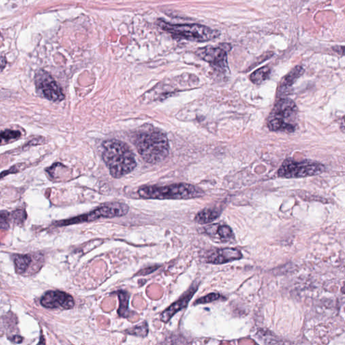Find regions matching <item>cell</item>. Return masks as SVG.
Listing matches in <instances>:
<instances>
[{"instance_id":"obj_3","label":"cell","mask_w":345,"mask_h":345,"mask_svg":"<svg viewBox=\"0 0 345 345\" xmlns=\"http://www.w3.org/2000/svg\"><path fill=\"white\" fill-rule=\"evenodd\" d=\"M137 194L142 198L154 200H187L204 195V192L200 188L186 183L165 186H146L140 188Z\"/></svg>"},{"instance_id":"obj_28","label":"cell","mask_w":345,"mask_h":345,"mask_svg":"<svg viewBox=\"0 0 345 345\" xmlns=\"http://www.w3.org/2000/svg\"><path fill=\"white\" fill-rule=\"evenodd\" d=\"M12 341L15 342V343H20L22 342V338L21 336H15L12 339Z\"/></svg>"},{"instance_id":"obj_24","label":"cell","mask_w":345,"mask_h":345,"mask_svg":"<svg viewBox=\"0 0 345 345\" xmlns=\"http://www.w3.org/2000/svg\"><path fill=\"white\" fill-rule=\"evenodd\" d=\"M158 266H156V267H150L145 268V269L142 270L137 273V276H145V275L149 274L150 273L154 272V270L157 269Z\"/></svg>"},{"instance_id":"obj_7","label":"cell","mask_w":345,"mask_h":345,"mask_svg":"<svg viewBox=\"0 0 345 345\" xmlns=\"http://www.w3.org/2000/svg\"><path fill=\"white\" fill-rule=\"evenodd\" d=\"M325 170V166L319 163L310 160L297 162L289 158L279 168L278 175L284 178H301L321 174Z\"/></svg>"},{"instance_id":"obj_20","label":"cell","mask_w":345,"mask_h":345,"mask_svg":"<svg viewBox=\"0 0 345 345\" xmlns=\"http://www.w3.org/2000/svg\"><path fill=\"white\" fill-rule=\"evenodd\" d=\"M127 334L130 335H134L137 336H141V337H145L147 336L148 332H149V327L147 323H144L141 325L136 326L132 329L127 330L126 331Z\"/></svg>"},{"instance_id":"obj_10","label":"cell","mask_w":345,"mask_h":345,"mask_svg":"<svg viewBox=\"0 0 345 345\" xmlns=\"http://www.w3.org/2000/svg\"><path fill=\"white\" fill-rule=\"evenodd\" d=\"M41 304L46 308L70 310L74 308L75 302L74 298L65 292L50 291L47 292L41 298Z\"/></svg>"},{"instance_id":"obj_22","label":"cell","mask_w":345,"mask_h":345,"mask_svg":"<svg viewBox=\"0 0 345 345\" xmlns=\"http://www.w3.org/2000/svg\"><path fill=\"white\" fill-rule=\"evenodd\" d=\"M11 215L7 211H0V228H6L9 226Z\"/></svg>"},{"instance_id":"obj_19","label":"cell","mask_w":345,"mask_h":345,"mask_svg":"<svg viewBox=\"0 0 345 345\" xmlns=\"http://www.w3.org/2000/svg\"><path fill=\"white\" fill-rule=\"evenodd\" d=\"M20 131L13 130H6L0 132V145H6L16 141L21 137Z\"/></svg>"},{"instance_id":"obj_6","label":"cell","mask_w":345,"mask_h":345,"mask_svg":"<svg viewBox=\"0 0 345 345\" xmlns=\"http://www.w3.org/2000/svg\"><path fill=\"white\" fill-rule=\"evenodd\" d=\"M129 206L124 203L110 202L107 203L99 206L94 211L90 213L84 214L71 219L63 220L58 221L55 225L58 226H63L75 224L88 223L96 221L99 219H107V218H114L123 217L126 215L129 211Z\"/></svg>"},{"instance_id":"obj_21","label":"cell","mask_w":345,"mask_h":345,"mask_svg":"<svg viewBox=\"0 0 345 345\" xmlns=\"http://www.w3.org/2000/svg\"><path fill=\"white\" fill-rule=\"evenodd\" d=\"M221 297L222 296L219 293H210L209 294V295L204 296V297L200 298V299L196 300L195 305L208 304V303H211L215 302V301L219 300L220 298H221Z\"/></svg>"},{"instance_id":"obj_12","label":"cell","mask_w":345,"mask_h":345,"mask_svg":"<svg viewBox=\"0 0 345 345\" xmlns=\"http://www.w3.org/2000/svg\"><path fill=\"white\" fill-rule=\"evenodd\" d=\"M196 288H191V289L188 291L187 293L185 294L183 296H182L180 299L177 300L174 304H173L171 306H169L168 308L164 310V312H162V314H160V320L166 323L167 321L170 320L171 317L176 314V313L178 312L179 311L186 308L188 304H189L190 301L191 300L192 297H193L194 293H196Z\"/></svg>"},{"instance_id":"obj_5","label":"cell","mask_w":345,"mask_h":345,"mask_svg":"<svg viewBox=\"0 0 345 345\" xmlns=\"http://www.w3.org/2000/svg\"><path fill=\"white\" fill-rule=\"evenodd\" d=\"M160 28L168 32L173 37L196 42H204L216 39L219 31L198 24L172 25L164 21L159 22Z\"/></svg>"},{"instance_id":"obj_26","label":"cell","mask_w":345,"mask_h":345,"mask_svg":"<svg viewBox=\"0 0 345 345\" xmlns=\"http://www.w3.org/2000/svg\"><path fill=\"white\" fill-rule=\"evenodd\" d=\"M6 63H7V61H6V58H4L3 56H0V72H2L5 68Z\"/></svg>"},{"instance_id":"obj_27","label":"cell","mask_w":345,"mask_h":345,"mask_svg":"<svg viewBox=\"0 0 345 345\" xmlns=\"http://www.w3.org/2000/svg\"><path fill=\"white\" fill-rule=\"evenodd\" d=\"M334 51H335V52H337L338 54L342 55V56H343L344 54V47L343 46H337V47H334L333 48Z\"/></svg>"},{"instance_id":"obj_15","label":"cell","mask_w":345,"mask_h":345,"mask_svg":"<svg viewBox=\"0 0 345 345\" xmlns=\"http://www.w3.org/2000/svg\"><path fill=\"white\" fill-rule=\"evenodd\" d=\"M206 232L211 236H215L217 234L222 240H228L232 239L234 237L232 228L229 226L223 225L217 226V225L209 226L206 228Z\"/></svg>"},{"instance_id":"obj_18","label":"cell","mask_w":345,"mask_h":345,"mask_svg":"<svg viewBox=\"0 0 345 345\" xmlns=\"http://www.w3.org/2000/svg\"><path fill=\"white\" fill-rule=\"evenodd\" d=\"M120 300V307L118 313L121 317H126L128 315L129 294L126 291H120L117 293Z\"/></svg>"},{"instance_id":"obj_11","label":"cell","mask_w":345,"mask_h":345,"mask_svg":"<svg viewBox=\"0 0 345 345\" xmlns=\"http://www.w3.org/2000/svg\"><path fill=\"white\" fill-rule=\"evenodd\" d=\"M241 258H242V255L238 249H217L212 251L211 255H209L207 257V262L211 264H223L240 260Z\"/></svg>"},{"instance_id":"obj_23","label":"cell","mask_w":345,"mask_h":345,"mask_svg":"<svg viewBox=\"0 0 345 345\" xmlns=\"http://www.w3.org/2000/svg\"><path fill=\"white\" fill-rule=\"evenodd\" d=\"M12 217L15 220V221L17 223L20 222L22 223V221H24L26 219L27 215L26 213L24 211L18 210L14 211L13 213L12 214Z\"/></svg>"},{"instance_id":"obj_17","label":"cell","mask_w":345,"mask_h":345,"mask_svg":"<svg viewBox=\"0 0 345 345\" xmlns=\"http://www.w3.org/2000/svg\"><path fill=\"white\" fill-rule=\"evenodd\" d=\"M270 73V67L264 66L254 72L250 75L249 78H250V80L253 83L260 84L269 78Z\"/></svg>"},{"instance_id":"obj_1","label":"cell","mask_w":345,"mask_h":345,"mask_svg":"<svg viewBox=\"0 0 345 345\" xmlns=\"http://www.w3.org/2000/svg\"><path fill=\"white\" fill-rule=\"evenodd\" d=\"M134 145L145 162L157 164L168 156L169 144L167 135L154 127L139 131L134 137Z\"/></svg>"},{"instance_id":"obj_4","label":"cell","mask_w":345,"mask_h":345,"mask_svg":"<svg viewBox=\"0 0 345 345\" xmlns=\"http://www.w3.org/2000/svg\"><path fill=\"white\" fill-rule=\"evenodd\" d=\"M298 109L294 101L281 99L268 116L267 126L272 132L292 133L297 129Z\"/></svg>"},{"instance_id":"obj_25","label":"cell","mask_w":345,"mask_h":345,"mask_svg":"<svg viewBox=\"0 0 345 345\" xmlns=\"http://www.w3.org/2000/svg\"><path fill=\"white\" fill-rule=\"evenodd\" d=\"M17 171H17V169L15 167H12L11 169H8V170L4 171L3 172L0 173V179L4 178V177L7 176L8 175L15 173Z\"/></svg>"},{"instance_id":"obj_2","label":"cell","mask_w":345,"mask_h":345,"mask_svg":"<svg viewBox=\"0 0 345 345\" xmlns=\"http://www.w3.org/2000/svg\"><path fill=\"white\" fill-rule=\"evenodd\" d=\"M102 146L103 162L113 178H121L134 170L137 166L134 154L124 142L107 140Z\"/></svg>"},{"instance_id":"obj_8","label":"cell","mask_w":345,"mask_h":345,"mask_svg":"<svg viewBox=\"0 0 345 345\" xmlns=\"http://www.w3.org/2000/svg\"><path fill=\"white\" fill-rule=\"evenodd\" d=\"M36 89L42 97L54 102H60L65 98L62 89L56 80L48 72L40 70L35 78Z\"/></svg>"},{"instance_id":"obj_9","label":"cell","mask_w":345,"mask_h":345,"mask_svg":"<svg viewBox=\"0 0 345 345\" xmlns=\"http://www.w3.org/2000/svg\"><path fill=\"white\" fill-rule=\"evenodd\" d=\"M198 55L215 69L226 71L228 69L227 55L225 49L206 47L198 51Z\"/></svg>"},{"instance_id":"obj_13","label":"cell","mask_w":345,"mask_h":345,"mask_svg":"<svg viewBox=\"0 0 345 345\" xmlns=\"http://www.w3.org/2000/svg\"><path fill=\"white\" fill-rule=\"evenodd\" d=\"M304 73V67L302 65H297L293 69H292L289 73L286 75L280 83V87L279 88V90L280 91L281 94L282 93H286L290 88L293 86V84L295 83L298 78L303 75Z\"/></svg>"},{"instance_id":"obj_16","label":"cell","mask_w":345,"mask_h":345,"mask_svg":"<svg viewBox=\"0 0 345 345\" xmlns=\"http://www.w3.org/2000/svg\"><path fill=\"white\" fill-rule=\"evenodd\" d=\"M14 265L18 274H23L28 269L32 262V258L29 255H16L14 256Z\"/></svg>"},{"instance_id":"obj_14","label":"cell","mask_w":345,"mask_h":345,"mask_svg":"<svg viewBox=\"0 0 345 345\" xmlns=\"http://www.w3.org/2000/svg\"><path fill=\"white\" fill-rule=\"evenodd\" d=\"M220 211L216 209H205L199 212L195 217V221L200 224L211 223L219 218Z\"/></svg>"}]
</instances>
